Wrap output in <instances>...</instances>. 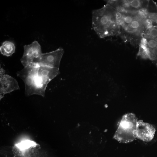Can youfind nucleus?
<instances>
[{"label":"nucleus","mask_w":157,"mask_h":157,"mask_svg":"<svg viewBox=\"0 0 157 157\" xmlns=\"http://www.w3.org/2000/svg\"><path fill=\"white\" fill-rule=\"evenodd\" d=\"M118 36L125 42L139 46L147 29L152 26L146 10L128 12L118 11Z\"/></svg>","instance_id":"obj_1"},{"label":"nucleus","mask_w":157,"mask_h":157,"mask_svg":"<svg viewBox=\"0 0 157 157\" xmlns=\"http://www.w3.org/2000/svg\"><path fill=\"white\" fill-rule=\"evenodd\" d=\"M93 29L101 38L119 36V25L118 11L106 3L92 13Z\"/></svg>","instance_id":"obj_2"},{"label":"nucleus","mask_w":157,"mask_h":157,"mask_svg":"<svg viewBox=\"0 0 157 157\" xmlns=\"http://www.w3.org/2000/svg\"><path fill=\"white\" fill-rule=\"evenodd\" d=\"M138 120L133 113L124 115L114 136L118 141L124 143L131 142L136 138V131Z\"/></svg>","instance_id":"obj_3"},{"label":"nucleus","mask_w":157,"mask_h":157,"mask_svg":"<svg viewBox=\"0 0 157 157\" xmlns=\"http://www.w3.org/2000/svg\"><path fill=\"white\" fill-rule=\"evenodd\" d=\"M139 46L137 56L144 59H149L157 65V33L144 36Z\"/></svg>","instance_id":"obj_4"},{"label":"nucleus","mask_w":157,"mask_h":157,"mask_svg":"<svg viewBox=\"0 0 157 157\" xmlns=\"http://www.w3.org/2000/svg\"><path fill=\"white\" fill-rule=\"evenodd\" d=\"M109 4L119 12H133L146 10L149 0H107Z\"/></svg>","instance_id":"obj_5"},{"label":"nucleus","mask_w":157,"mask_h":157,"mask_svg":"<svg viewBox=\"0 0 157 157\" xmlns=\"http://www.w3.org/2000/svg\"><path fill=\"white\" fill-rule=\"evenodd\" d=\"M64 53V49L60 47L51 52L42 53L34 60L33 63L39 66L59 69L60 62Z\"/></svg>","instance_id":"obj_6"},{"label":"nucleus","mask_w":157,"mask_h":157,"mask_svg":"<svg viewBox=\"0 0 157 157\" xmlns=\"http://www.w3.org/2000/svg\"><path fill=\"white\" fill-rule=\"evenodd\" d=\"M39 66L32 63L17 72V76L24 81L25 85V93L27 96L32 95V90L35 77L37 76Z\"/></svg>","instance_id":"obj_7"},{"label":"nucleus","mask_w":157,"mask_h":157,"mask_svg":"<svg viewBox=\"0 0 157 157\" xmlns=\"http://www.w3.org/2000/svg\"><path fill=\"white\" fill-rule=\"evenodd\" d=\"M24 47V52L20 61L24 67L33 63L34 60L42 54L40 45L37 41L25 45Z\"/></svg>","instance_id":"obj_8"},{"label":"nucleus","mask_w":157,"mask_h":157,"mask_svg":"<svg viewBox=\"0 0 157 157\" xmlns=\"http://www.w3.org/2000/svg\"><path fill=\"white\" fill-rule=\"evenodd\" d=\"M156 130L152 124L143 122L142 120H138L136 131V138L144 142H148L154 138Z\"/></svg>","instance_id":"obj_9"},{"label":"nucleus","mask_w":157,"mask_h":157,"mask_svg":"<svg viewBox=\"0 0 157 157\" xmlns=\"http://www.w3.org/2000/svg\"><path fill=\"white\" fill-rule=\"evenodd\" d=\"M0 100L5 94L19 89L17 80L8 74H4L0 78Z\"/></svg>","instance_id":"obj_10"},{"label":"nucleus","mask_w":157,"mask_h":157,"mask_svg":"<svg viewBox=\"0 0 157 157\" xmlns=\"http://www.w3.org/2000/svg\"><path fill=\"white\" fill-rule=\"evenodd\" d=\"M60 74L59 69L45 66H39L38 75L50 82Z\"/></svg>","instance_id":"obj_11"},{"label":"nucleus","mask_w":157,"mask_h":157,"mask_svg":"<svg viewBox=\"0 0 157 157\" xmlns=\"http://www.w3.org/2000/svg\"><path fill=\"white\" fill-rule=\"evenodd\" d=\"M15 46L14 43L8 41L3 42L0 47L1 53L7 56H11L15 52Z\"/></svg>","instance_id":"obj_12"},{"label":"nucleus","mask_w":157,"mask_h":157,"mask_svg":"<svg viewBox=\"0 0 157 157\" xmlns=\"http://www.w3.org/2000/svg\"><path fill=\"white\" fill-rule=\"evenodd\" d=\"M6 72L5 70L2 67H0V78H1L4 74Z\"/></svg>","instance_id":"obj_13"}]
</instances>
